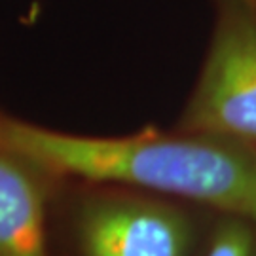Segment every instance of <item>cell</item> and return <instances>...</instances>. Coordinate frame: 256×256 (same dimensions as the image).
I'll return each instance as SVG.
<instances>
[{
	"label": "cell",
	"mask_w": 256,
	"mask_h": 256,
	"mask_svg": "<svg viewBox=\"0 0 256 256\" xmlns=\"http://www.w3.org/2000/svg\"><path fill=\"white\" fill-rule=\"evenodd\" d=\"M205 256H256V220L224 214L212 232Z\"/></svg>",
	"instance_id": "cell-5"
},
{
	"label": "cell",
	"mask_w": 256,
	"mask_h": 256,
	"mask_svg": "<svg viewBox=\"0 0 256 256\" xmlns=\"http://www.w3.org/2000/svg\"><path fill=\"white\" fill-rule=\"evenodd\" d=\"M0 144L57 180L131 188L256 220V148L228 138L154 128L120 137L78 135L0 112Z\"/></svg>",
	"instance_id": "cell-1"
},
{
	"label": "cell",
	"mask_w": 256,
	"mask_h": 256,
	"mask_svg": "<svg viewBox=\"0 0 256 256\" xmlns=\"http://www.w3.org/2000/svg\"><path fill=\"white\" fill-rule=\"evenodd\" d=\"M203 64L174 129L256 148V0H210Z\"/></svg>",
	"instance_id": "cell-2"
},
{
	"label": "cell",
	"mask_w": 256,
	"mask_h": 256,
	"mask_svg": "<svg viewBox=\"0 0 256 256\" xmlns=\"http://www.w3.org/2000/svg\"><path fill=\"white\" fill-rule=\"evenodd\" d=\"M76 209V241L82 256H188L192 224L164 196L101 186Z\"/></svg>",
	"instance_id": "cell-3"
},
{
	"label": "cell",
	"mask_w": 256,
	"mask_h": 256,
	"mask_svg": "<svg viewBox=\"0 0 256 256\" xmlns=\"http://www.w3.org/2000/svg\"><path fill=\"white\" fill-rule=\"evenodd\" d=\"M57 178L0 144V256H50L46 203Z\"/></svg>",
	"instance_id": "cell-4"
}]
</instances>
